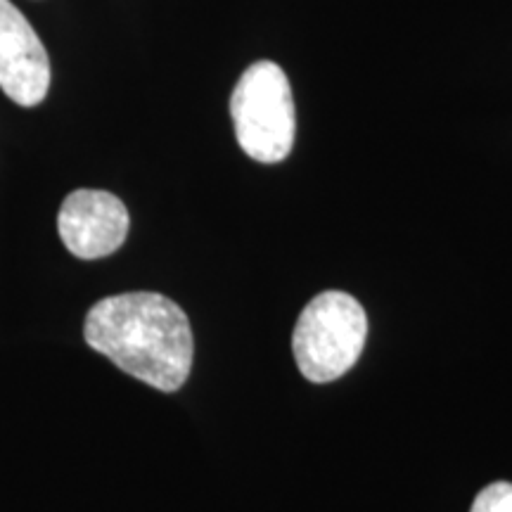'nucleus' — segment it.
Segmentation results:
<instances>
[{
    "label": "nucleus",
    "mask_w": 512,
    "mask_h": 512,
    "mask_svg": "<svg viewBox=\"0 0 512 512\" xmlns=\"http://www.w3.org/2000/svg\"><path fill=\"white\" fill-rule=\"evenodd\" d=\"M83 337L114 366L159 392H176L192 368L190 320L164 294L126 292L88 311Z\"/></svg>",
    "instance_id": "f257e3e1"
},
{
    "label": "nucleus",
    "mask_w": 512,
    "mask_h": 512,
    "mask_svg": "<svg viewBox=\"0 0 512 512\" xmlns=\"http://www.w3.org/2000/svg\"><path fill=\"white\" fill-rule=\"evenodd\" d=\"M0 88L19 107H36L50 88L46 46L10 0H0Z\"/></svg>",
    "instance_id": "39448f33"
},
{
    "label": "nucleus",
    "mask_w": 512,
    "mask_h": 512,
    "mask_svg": "<svg viewBox=\"0 0 512 512\" xmlns=\"http://www.w3.org/2000/svg\"><path fill=\"white\" fill-rule=\"evenodd\" d=\"M235 138L247 157L278 164L294 145V100L287 74L271 60L254 62L230 95Z\"/></svg>",
    "instance_id": "7ed1b4c3"
},
{
    "label": "nucleus",
    "mask_w": 512,
    "mask_h": 512,
    "mask_svg": "<svg viewBox=\"0 0 512 512\" xmlns=\"http://www.w3.org/2000/svg\"><path fill=\"white\" fill-rule=\"evenodd\" d=\"M366 337L363 306L347 292L328 290L304 306L292 335V351L306 380L325 384L354 368Z\"/></svg>",
    "instance_id": "f03ea898"
},
{
    "label": "nucleus",
    "mask_w": 512,
    "mask_h": 512,
    "mask_svg": "<svg viewBox=\"0 0 512 512\" xmlns=\"http://www.w3.org/2000/svg\"><path fill=\"white\" fill-rule=\"evenodd\" d=\"M128 226L131 219L124 202L105 190H74L57 216L64 247L83 261L117 252L124 245Z\"/></svg>",
    "instance_id": "20e7f679"
},
{
    "label": "nucleus",
    "mask_w": 512,
    "mask_h": 512,
    "mask_svg": "<svg viewBox=\"0 0 512 512\" xmlns=\"http://www.w3.org/2000/svg\"><path fill=\"white\" fill-rule=\"evenodd\" d=\"M470 512H512V484L496 482L482 489Z\"/></svg>",
    "instance_id": "423d86ee"
}]
</instances>
